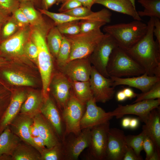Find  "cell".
<instances>
[{
  "label": "cell",
  "instance_id": "cell-12",
  "mask_svg": "<svg viewBox=\"0 0 160 160\" xmlns=\"http://www.w3.org/2000/svg\"><path fill=\"white\" fill-rule=\"evenodd\" d=\"M91 128L83 129L78 135L72 134L62 141L64 160H77L82 152L89 146L90 141Z\"/></svg>",
  "mask_w": 160,
  "mask_h": 160
},
{
  "label": "cell",
  "instance_id": "cell-16",
  "mask_svg": "<svg viewBox=\"0 0 160 160\" xmlns=\"http://www.w3.org/2000/svg\"><path fill=\"white\" fill-rule=\"evenodd\" d=\"M49 88L51 89L58 108L62 111L71 97V81L61 72L51 79Z\"/></svg>",
  "mask_w": 160,
  "mask_h": 160
},
{
  "label": "cell",
  "instance_id": "cell-37",
  "mask_svg": "<svg viewBox=\"0 0 160 160\" xmlns=\"http://www.w3.org/2000/svg\"><path fill=\"white\" fill-rule=\"evenodd\" d=\"M63 35H73L80 32V21L67 22L56 25Z\"/></svg>",
  "mask_w": 160,
  "mask_h": 160
},
{
  "label": "cell",
  "instance_id": "cell-52",
  "mask_svg": "<svg viewBox=\"0 0 160 160\" xmlns=\"http://www.w3.org/2000/svg\"><path fill=\"white\" fill-rule=\"evenodd\" d=\"M82 6L91 9L93 5L95 4L96 0H78Z\"/></svg>",
  "mask_w": 160,
  "mask_h": 160
},
{
  "label": "cell",
  "instance_id": "cell-29",
  "mask_svg": "<svg viewBox=\"0 0 160 160\" xmlns=\"http://www.w3.org/2000/svg\"><path fill=\"white\" fill-rule=\"evenodd\" d=\"M35 7L31 1L20 2L19 8L26 16L31 27L40 25L46 20L43 15Z\"/></svg>",
  "mask_w": 160,
  "mask_h": 160
},
{
  "label": "cell",
  "instance_id": "cell-26",
  "mask_svg": "<svg viewBox=\"0 0 160 160\" xmlns=\"http://www.w3.org/2000/svg\"><path fill=\"white\" fill-rule=\"evenodd\" d=\"M22 141L12 132L8 126L0 134V155L6 154L12 156Z\"/></svg>",
  "mask_w": 160,
  "mask_h": 160
},
{
  "label": "cell",
  "instance_id": "cell-4",
  "mask_svg": "<svg viewBox=\"0 0 160 160\" xmlns=\"http://www.w3.org/2000/svg\"><path fill=\"white\" fill-rule=\"evenodd\" d=\"M107 71L110 77L138 76L145 73L142 67L118 46L111 55Z\"/></svg>",
  "mask_w": 160,
  "mask_h": 160
},
{
  "label": "cell",
  "instance_id": "cell-55",
  "mask_svg": "<svg viewBox=\"0 0 160 160\" xmlns=\"http://www.w3.org/2000/svg\"><path fill=\"white\" fill-rule=\"evenodd\" d=\"M116 98L117 100L119 102L124 101L127 99L122 90L117 92L116 95Z\"/></svg>",
  "mask_w": 160,
  "mask_h": 160
},
{
  "label": "cell",
  "instance_id": "cell-57",
  "mask_svg": "<svg viewBox=\"0 0 160 160\" xmlns=\"http://www.w3.org/2000/svg\"><path fill=\"white\" fill-rule=\"evenodd\" d=\"M20 2L23 1H29L32 2L35 7L37 8H41V0H18Z\"/></svg>",
  "mask_w": 160,
  "mask_h": 160
},
{
  "label": "cell",
  "instance_id": "cell-43",
  "mask_svg": "<svg viewBox=\"0 0 160 160\" xmlns=\"http://www.w3.org/2000/svg\"><path fill=\"white\" fill-rule=\"evenodd\" d=\"M143 148L146 153L145 160H149L154 151L155 147L152 140L146 135L144 140Z\"/></svg>",
  "mask_w": 160,
  "mask_h": 160
},
{
  "label": "cell",
  "instance_id": "cell-35",
  "mask_svg": "<svg viewBox=\"0 0 160 160\" xmlns=\"http://www.w3.org/2000/svg\"><path fill=\"white\" fill-rule=\"evenodd\" d=\"M71 50V44L63 35L62 42L56 58L57 65L60 68L68 62Z\"/></svg>",
  "mask_w": 160,
  "mask_h": 160
},
{
  "label": "cell",
  "instance_id": "cell-49",
  "mask_svg": "<svg viewBox=\"0 0 160 160\" xmlns=\"http://www.w3.org/2000/svg\"><path fill=\"white\" fill-rule=\"evenodd\" d=\"M57 0H41V8L48 10L55 4H57Z\"/></svg>",
  "mask_w": 160,
  "mask_h": 160
},
{
  "label": "cell",
  "instance_id": "cell-30",
  "mask_svg": "<svg viewBox=\"0 0 160 160\" xmlns=\"http://www.w3.org/2000/svg\"><path fill=\"white\" fill-rule=\"evenodd\" d=\"M0 74L3 79L12 84L27 86H32L34 85L33 81L27 76L4 68L2 66L0 67Z\"/></svg>",
  "mask_w": 160,
  "mask_h": 160
},
{
  "label": "cell",
  "instance_id": "cell-13",
  "mask_svg": "<svg viewBox=\"0 0 160 160\" xmlns=\"http://www.w3.org/2000/svg\"><path fill=\"white\" fill-rule=\"evenodd\" d=\"M92 66L89 57L71 60L60 68L70 81H89Z\"/></svg>",
  "mask_w": 160,
  "mask_h": 160
},
{
  "label": "cell",
  "instance_id": "cell-9",
  "mask_svg": "<svg viewBox=\"0 0 160 160\" xmlns=\"http://www.w3.org/2000/svg\"><path fill=\"white\" fill-rule=\"evenodd\" d=\"M31 32L30 25L23 27L11 36L0 41V55L6 57L25 55L24 47L30 38Z\"/></svg>",
  "mask_w": 160,
  "mask_h": 160
},
{
  "label": "cell",
  "instance_id": "cell-27",
  "mask_svg": "<svg viewBox=\"0 0 160 160\" xmlns=\"http://www.w3.org/2000/svg\"><path fill=\"white\" fill-rule=\"evenodd\" d=\"M12 160H41L39 152L32 145L22 141L11 156Z\"/></svg>",
  "mask_w": 160,
  "mask_h": 160
},
{
  "label": "cell",
  "instance_id": "cell-25",
  "mask_svg": "<svg viewBox=\"0 0 160 160\" xmlns=\"http://www.w3.org/2000/svg\"><path fill=\"white\" fill-rule=\"evenodd\" d=\"M45 99L42 92L39 93L30 92L28 93L27 98L22 105L19 113L33 118L40 112Z\"/></svg>",
  "mask_w": 160,
  "mask_h": 160
},
{
  "label": "cell",
  "instance_id": "cell-47",
  "mask_svg": "<svg viewBox=\"0 0 160 160\" xmlns=\"http://www.w3.org/2000/svg\"><path fill=\"white\" fill-rule=\"evenodd\" d=\"M154 28L153 34L156 38V41L160 44V19L154 17Z\"/></svg>",
  "mask_w": 160,
  "mask_h": 160
},
{
  "label": "cell",
  "instance_id": "cell-58",
  "mask_svg": "<svg viewBox=\"0 0 160 160\" xmlns=\"http://www.w3.org/2000/svg\"><path fill=\"white\" fill-rule=\"evenodd\" d=\"M160 159V152H159L155 148L154 152L150 158L149 160H159Z\"/></svg>",
  "mask_w": 160,
  "mask_h": 160
},
{
  "label": "cell",
  "instance_id": "cell-7",
  "mask_svg": "<svg viewBox=\"0 0 160 160\" xmlns=\"http://www.w3.org/2000/svg\"><path fill=\"white\" fill-rule=\"evenodd\" d=\"M118 46L113 38L105 33L89 57L92 66L106 77L110 78L107 71V65L113 50Z\"/></svg>",
  "mask_w": 160,
  "mask_h": 160
},
{
  "label": "cell",
  "instance_id": "cell-56",
  "mask_svg": "<svg viewBox=\"0 0 160 160\" xmlns=\"http://www.w3.org/2000/svg\"><path fill=\"white\" fill-rule=\"evenodd\" d=\"M131 118L126 117L124 118L121 121V124L122 127L127 129L129 128Z\"/></svg>",
  "mask_w": 160,
  "mask_h": 160
},
{
  "label": "cell",
  "instance_id": "cell-20",
  "mask_svg": "<svg viewBox=\"0 0 160 160\" xmlns=\"http://www.w3.org/2000/svg\"><path fill=\"white\" fill-rule=\"evenodd\" d=\"M62 13L59 17L61 23L87 20L102 21L104 18L103 13L101 10L93 12L91 9L82 6Z\"/></svg>",
  "mask_w": 160,
  "mask_h": 160
},
{
  "label": "cell",
  "instance_id": "cell-21",
  "mask_svg": "<svg viewBox=\"0 0 160 160\" xmlns=\"http://www.w3.org/2000/svg\"><path fill=\"white\" fill-rule=\"evenodd\" d=\"M27 95L26 92L20 91L15 93L11 97L8 106L0 120V134L20 113L22 105L26 100Z\"/></svg>",
  "mask_w": 160,
  "mask_h": 160
},
{
  "label": "cell",
  "instance_id": "cell-41",
  "mask_svg": "<svg viewBox=\"0 0 160 160\" xmlns=\"http://www.w3.org/2000/svg\"><path fill=\"white\" fill-rule=\"evenodd\" d=\"M19 4L18 0H0V8L10 15L19 8Z\"/></svg>",
  "mask_w": 160,
  "mask_h": 160
},
{
  "label": "cell",
  "instance_id": "cell-19",
  "mask_svg": "<svg viewBox=\"0 0 160 160\" xmlns=\"http://www.w3.org/2000/svg\"><path fill=\"white\" fill-rule=\"evenodd\" d=\"M33 123V117L19 113L9 126L12 132L23 142L32 145L38 151L29 132L30 127Z\"/></svg>",
  "mask_w": 160,
  "mask_h": 160
},
{
  "label": "cell",
  "instance_id": "cell-1",
  "mask_svg": "<svg viewBox=\"0 0 160 160\" xmlns=\"http://www.w3.org/2000/svg\"><path fill=\"white\" fill-rule=\"evenodd\" d=\"M147 25L145 36L132 47L123 49L148 75L160 78V44L154 39L153 17H150Z\"/></svg>",
  "mask_w": 160,
  "mask_h": 160
},
{
  "label": "cell",
  "instance_id": "cell-62",
  "mask_svg": "<svg viewBox=\"0 0 160 160\" xmlns=\"http://www.w3.org/2000/svg\"><path fill=\"white\" fill-rule=\"evenodd\" d=\"M63 0H57V4L58 5L60 3H62Z\"/></svg>",
  "mask_w": 160,
  "mask_h": 160
},
{
  "label": "cell",
  "instance_id": "cell-15",
  "mask_svg": "<svg viewBox=\"0 0 160 160\" xmlns=\"http://www.w3.org/2000/svg\"><path fill=\"white\" fill-rule=\"evenodd\" d=\"M124 132L120 129L110 128L108 133L105 160H122L127 145Z\"/></svg>",
  "mask_w": 160,
  "mask_h": 160
},
{
  "label": "cell",
  "instance_id": "cell-31",
  "mask_svg": "<svg viewBox=\"0 0 160 160\" xmlns=\"http://www.w3.org/2000/svg\"><path fill=\"white\" fill-rule=\"evenodd\" d=\"M63 37L55 25L49 31L46 36V41L49 50L53 57L56 58Z\"/></svg>",
  "mask_w": 160,
  "mask_h": 160
},
{
  "label": "cell",
  "instance_id": "cell-2",
  "mask_svg": "<svg viewBox=\"0 0 160 160\" xmlns=\"http://www.w3.org/2000/svg\"><path fill=\"white\" fill-rule=\"evenodd\" d=\"M53 24L46 21L31 27V38L38 49L37 62L41 79L42 93L45 99L49 96V84L53 68V57L48 47L46 36Z\"/></svg>",
  "mask_w": 160,
  "mask_h": 160
},
{
  "label": "cell",
  "instance_id": "cell-18",
  "mask_svg": "<svg viewBox=\"0 0 160 160\" xmlns=\"http://www.w3.org/2000/svg\"><path fill=\"white\" fill-rule=\"evenodd\" d=\"M110 78L113 81V87H114L119 85H126L137 89L142 93L148 91L160 80V78L149 76L146 73L136 77L122 78L110 76Z\"/></svg>",
  "mask_w": 160,
  "mask_h": 160
},
{
  "label": "cell",
  "instance_id": "cell-22",
  "mask_svg": "<svg viewBox=\"0 0 160 160\" xmlns=\"http://www.w3.org/2000/svg\"><path fill=\"white\" fill-rule=\"evenodd\" d=\"M33 119L39 136L44 140L46 148H51L61 142L53 127L40 112L35 116Z\"/></svg>",
  "mask_w": 160,
  "mask_h": 160
},
{
  "label": "cell",
  "instance_id": "cell-32",
  "mask_svg": "<svg viewBox=\"0 0 160 160\" xmlns=\"http://www.w3.org/2000/svg\"><path fill=\"white\" fill-rule=\"evenodd\" d=\"M144 9L137 11L140 17L148 16L160 19V0H137Z\"/></svg>",
  "mask_w": 160,
  "mask_h": 160
},
{
  "label": "cell",
  "instance_id": "cell-50",
  "mask_svg": "<svg viewBox=\"0 0 160 160\" xmlns=\"http://www.w3.org/2000/svg\"><path fill=\"white\" fill-rule=\"evenodd\" d=\"M11 15L7 14L0 8V33L3 25Z\"/></svg>",
  "mask_w": 160,
  "mask_h": 160
},
{
  "label": "cell",
  "instance_id": "cell-6",
  "mask_svg": "<svg viewBox=\"0 0 160 160\" xmlns=\"http://www.w3.org/2000/svg\"><path fill=\"white\" fill-rule=\"evenodd\" d=\"M85 108L86 105L79 101L71 91L69 99L61 111L65 127L64 140L70 134L78 135L81 132L80 122Z\"/></svg>",
  "mask_w": 160,
  "mask_h": 160
},
{
  "label": "cell",
  "instance_id": "cell-59",
  "mask_svg": "<svg viewBox=\"0 0 160 160\" xmlns=\"http://www.w3.org/2000/svg\"><path fill=\"white\" fill-rule=\"evenodd\" d=\"M0 160H12L11 156L6 154L0 155Z\"/></svg>",
  "mask_w": 160,
  "mask_h": 160
},
{
  "label": "cell",
  "instance_id": "cell-40",
  "mask_svg": "<svg viewBox=\"0 0 160 160\" xmlns=\"http://www.w3.org/2000/svg\"><path fill=\"white\" fill-rule=\"evenodd\" d=\"M24 55L37 63L38 56L37 47L30 38L26 42L24 48Z\"/></svg>",
  "mask_w": 160,
  "mask_h": 160
},
{
  "label": "cell",
  "instance_id": "cell-33",
  "mask_svg": "<svg viewBox=\"0 0 160 160\" xmlns=\"http://www.w3.org/2000/svg\"><path fill=\"white\" fill-rule=\"evenodd\" d=\"M40 153L41 160H64L61 142L51 148H43Z\"/></svg>",
  "mask_w": 160,
  "mask_h": 160
},
{
  "label": "cell",
  "instance_id": "cell-60",
  "mask_svg": "<svg viewBox=\"0 0 160 160\" xmlns=\"http://www.w3.org/2000/svg\"><path fill=\"white\" fill-rule=\"evenodd\" d=\"M4 63V60L2 57L0 55V67Z\"/></svg>",
  "mask_w": 160,
  "mask_h": 160
},
{
  "label": "cell",
  "instance_id": "cell-3",
  "mask_svg": "<svg viewBox=\"0 0 160 160\" xmlns=\"http://www.w3.org/2000/svg\"><path fill=\"white\" fill-rule=\"evenodd\" d=\"M147 24L135 20L127 23H121L105 26L103 29L115 40L118 46L123 49L130 48L145 34Z\"/></svg>",
  "mask_w": 160,
  "mask_h": 160
},
{
  "label": "cell",
  "instance_id": "cell-54",
  "mask_svg": "<svg viewBox=\"0 0 160 160\" xmlns=\"http://www.w3.org/2000/svg\"><path fill=\"white\" fill-rule=\"evenodd\" d=\"M139 119L136 118H131L129 128L132 129L137 128L139 124Z\"/></svg>",
  "mask_w": 160,
  "mask_h": 160
},
{
  "label": "cell",
  "instance_id": "cell-61",
  "mask_svg": "<svg viewBox=\"0 0 160 160\" xmlns=\"http://www.w3.org/2000/svg\"><path fill=\"white\" fill-rule=\"evenodd\" d=\"M132 2L134 7L136 9L135 0H129Z\"/></svg>",
  "mask_w": 160,
  "mask_h": 160
},
{
  "label": "cell",
  "instance_id": "cell-8",
  "mask_svg": "<svg viewBox=\"0 0 160 160\" xmlns=\"http://www.w3.org/2000/svg\"><path fill=\"white\" fill-rule=\"evenodd\" d=\"M110 128L109 121L91 128L90 141L88 148L87 159L105 160L108 133Z\"/></svg>",
  "mask_w": 160,
  "mask_h": 160
},
{
  "label": "cell",
  "instance_id": "cell-44",
  "mask_svg": "<svg viewBox=\"0 0 160 160\" xmlns=\"http://www.w3.org/2000/svg\"><path fill=\"white\" fill-rule=\"evenodd\" d=\"M12 15L21 27L30 25L28 19L19 8L15 10Z\"/></svg>",
  "mask_w": 160,
  "mask_h": 160
},
{
  "label": "cell",
  "instance_id": "cell-38",
  "mask_svg": "<svg viewBox=\"0 0 160 160\" xmlns=\"http://www.w3.org/2000/svg\"><path fill=\"white\" fill-rule=\"evenodd\" d=\"M135 103L143 100L160 99V80L158 81L148 91L137 94Z\"/></svg>",
  "mask_w": 160,
  "mask_h": 160
},
{
  "label": "cell",
  "instance_id": "cell-24",
  "mask_svg": "<svg viewBox=\"0 0 160 160\" xmlns=\"http://www.w3.org/2000/svg\"><path fill=\"white\" fill-rule=\"evenodd\" d=\"M95 4L102 5L112 11L130 16L135 20H142L129 0H96Z\"/></svg>",
  "mask_w": 160,
  "mask_h": 160
},
{
  "label": "cell",
  "instance_id": "cell-36",
  "mask_svg": "<svg viewBox=\"0 0 160 160\" xmlns=\"http://www.w3.org/2000/svg\"><path fill=\"white\" fill-rule=\"evenodd\" d=\"M146 135L145 132L143 130L140 133L137 135L125 136V140L127 145L132 148L139 156H141L140 153L143 150V144Z\"/></svg>",
  "mask_w": 160,
  "mask_h": 160
},
{
  "label": "cell",
  "instance_id": "cell-53",
  "mask_svg": "<svg viewBox=\"0 0 160 160\" xmlns=\"http://www.w3.org/2000/svg\"><path fill=\"white\" fill-rule=\"evenodd\" d=\"M29 132L31 137L39 136L38 129L33 123L30 127Z\"/></svg>",
  "mask_w": 160,
  "mask_h": 160
},
{
  "label": "cell",
  "instance_id": "cell-34",
  "mask_svg": "<svg viewBox=\"0 0 160 160\" xmlns=\"http://www.w3.org/2000/svg\"><path fill=\"white\" fill-rule=\"evenodd\" d=\"M22 28L11 15L3 25L0 33V41L11 36Z\"/></svg>",
  "mask_w": 160,
  "mask_h": 160
},
{
  "label": "cell",
  "instance_id": "cell-48",
  "mask_svg": "<svg viewBox=\"0 0 160 160\" xmlns=\"http://www.w3.org/2000/svg\"><path fill=\"white\" fill-rule=\"evenodd\" d=\"M32 138L33 143L37 147L40 153L43 148L46 147L44 140L39 136L32 137Z\"/></svg>",
  "mask_w": 160,
  "mask_h": 160
},
{
  "label": "cell",
  "instance_id": "cell-46",
  "mask_svg": "<svg viewBox=\"0 0 160 160\" xmlns=\"http://www.w3.org/2000/svg\"><path fill=\"white\" fill-rule=\"evenodd\" d=\"M143 159L141 156H138L132 148L127 145L123 160H142Z\"/></svg>",
  "mask_w": 160,
  "mask_h": 160
},
{
  "label": "cell",
  "instance_id": "cell-23",
  "mask_svg": "<svg viewBox=\"0 0 160 160\" xmlns=\"http://www.w3.org/2000/svg\"><path fill=\"white\" fill-rule=\"evenodd\" d=\"M142 130L153 142L155 148L160 152V112L159 107L152 110Z\"/></svg>",
  "mask_w": 160,
  "mask_h": 160
},
{
  "label": "cell",
  "instance_id": "cell-42",
  "mask_svg": "<svg viewBox=\"0 0 160 160\" xmlns=\"http://www.w3.org/2000/svg\"><path fill=\"white\" fill-rule=\"evenodd\" d=\"M11 98L4 89L0 88V120L8 106Z\"/></svg>",
  "mask_w": 160,
  "mask_h": 160
},
{
  "label": "cell",
  "instance_id": "cell-14",
  "mask_svg": "<svg viewBox=\"0 0 160 160\" xmlns=\"http://www.w3.org/2000/svg\"><path fill=\"white\" fill-rule=\"evenodd\" d=\"M93 97L86 104L85 111L80 122L81 130L90 128L109 121L113 116L111 112H106L101 108L97 106Z\"/></svg>",
  "mask_w": 160,
  "mask_h": 160
},
{
  "label": "cell",
  "instance_id": "cell-10",
  "mask_svg": "<svg viewBox=\"0 0 160 160\" xmlns=\"http://www.w3.org/2000/svg\"><path fill=\"white\" fill-rule=\"evenodd\" d=\"M160 104V99L143 100L132 104L125 105H118V107L111 113L113 117L115 116L117 119L127 114L136 115L138 116L139 120L145 123L151 111L159 108Z\"/></svg>",
  "mask_w": 160,
  "mask_h": 160
},
{
  "label": "cell",
  "instance_id": "cell-51",
  "mask_svg": "<svg viewBox=\"0 0 160 160\" xmlns=\"http://www.w3.org/2000/svg\"><path fill=\"white\" fill-rule=\"evenodd\" d=\"M127 98L131 100L136 97L137 94L130 88H125L122 90Z\"/></svg>",
  "mask_w": 160,
  "mask_h": 160
},
{
  "label": "cell",
  "instance_id": "cell-11",
  "mask_svg": "<svg viewBox=\"0 0 160 160\" xmlns=\"http://www.w3.org/2000/svg\"><path fill=\"white\" fill-rule=\"evenodd\" d=\"M89 81L96 103H104L113 98L115 92L113 80L102 75L92 66Z\"/></svg>",
  "mask_w": 160,
  "mask_h": 160
},
{
  "label": "cell",
  "instance_id": "cell-17",
  "mask_svg": "<svg viewBox=\"0 0 160 160\" xmlns=\"http://www.w3.org/2000/svg\"><path fill=\"white\" fill-rule=\"evenodd\" d=\"M40 113L53 127L60 141H63L64 139L65 128L62 114L49 96L45 99Z\"/></svg>",
  "mask_w": 160,
  "mask_h": 160
},
{
  "label": "cell",
  "instance_id": "cell-39",
  "mask_svg": "<svg viewBox=\"0 0 160 160\" xmlns=\"http://www.w3.org/2000/svg\"><path fill=\"white\" fill-rule=\"evenodd\" d=\"M105 22L90 20L80 21V32L87 33L100 29L106 25Z\"/></svg>",
  "mask_w": 160,
  "mask_h": 160
},
{
  "label": "cell",
  "instance_id": "cell-5",
  "mask_svg": "<svg viewBox=\"0 0 160 160\" xmlns=\"http://www.w3.org/2000/svg\"><path fill=\"white\" fill-rule=\"evenodd\" d=\"M63 35L71 45L68 62L75 59L89 57L105 34L99 29L88 32Z\"/></svg>",
  "mask_w": 160,
  "mask_h": 160
},
{
  "label": "cell",
  "instance_id": "cell-28",
  "mask_svg": "<svg viewBox=\"0 0 160 160\" xmlns=\"http://www.w3.org/2000/svg\"><path fill=\"white\" fill-rule=\"evenodd\" d=\"M72 92L75 97L81 103L86 105L93 97L89 81H70Z\"/></svg>",
  "mask_w": 160,
  "mask_h": 160
},
{
  "label": "cell",
  "instance_id": "cell-45",
  "mask_svg": "<svg viewBox=\"0 0 160 160\" xmlns=\"http://www.w3.org/2000/svg\"><path fill=\"white\" fill-rule=\"evenodd\" d=\"M59 9L60 12L71 10L82 6L81 4L78 0H63Z\"/></svg>",
  "mask_w": 160,
  "mask_h": 160
}]
</instances>
